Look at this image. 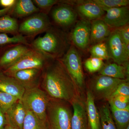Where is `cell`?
Returning a JSON list of instances; mask_svg holds the SVG:
<instances>
[{
    "instance_id": "cell-39",
    "label": "cell",
    "mask_w": 129,
    "mask_h": 129,
    "mask_svg": "<svg viewBox=\"0 0 129 129\" xmlns=\"http://www.w3.org/2000/svg\"><path fill=\"white\" fill-rule=\"evenodd\" d=\"M5 129H18L10 125L7 124L5 126Z\"/></svg>"
},
{
    "instance_id": "cell-30",
    "label": "cell",
    "mask_w": 129,
    "mask_h": 129,
    "mask_svg": "<svg viewBox=\"0 0 129 129\" xmlns=\"http://www.w3.org/2000/svg\"><path fill=\"white\" fill-rule=\"evenodd\" d=\"M19 100L14 96L0 91V108L5 113Z\"/></svg>"
},
{
    "instance_id": "cell-33",
    "label": "cell",
    "mask_w": 129,
    "mask_h": 129,
    "mask_svg": "<svg viewBox=\"0 0 129 129\" xmlns=\"http://www.w3.org/2000/svg\"><path fill=\"white\" fill-rule=\"evenodd\" d=\"M108 101V103H111L119 109H125L129 107V96H116L110 98Z\"/></svg>"
},
{
    "instance_id": "cell-12",
    "label": "cell",
    "mask_w": 129,
    "mask_h": 129,
    "mask_svg": "<svg viewBox=\"0 0 129 129\" xmlns=\"http://www.w3.org/2000/svg\"><path fill=\"white\" fill-rule=\"evenodd\" d=\"M91 22L81 19L73 29L70 38L73 45L81 50H86L90 44Z\"/></svg>"
},
{
    "instance_id": "cell-37",
    "label": "cell",
    "mask_w": 129,
    "mask_h": 129,
    "mask_svg": "<svg viewBox=\"0 0 129 129\" xmlns=\"http://www.w3.org/2000/svg\"><path fill=\"white\" fill-rule=\"evenodd\" d=\"M7 124L5 113L0 108V129H5Z\"/></svg>"
},
{
    "instance_id": "cell-2",
    "label": "cell",
    "mask_w": 129,
    "mask_h": 129,
    "mask_svg": "<svg viewBox=\"0 0 129 129\" xmlns=\"http://www.w3.org/2000/svg\"><path fill=\"white\" fill-rule=\"evenodd\" d=\"M45 32L44 36L33 40L30 47L51 59L61 58L71 46L68 35L52 25Z\"/></svg>"
},
{
    "instance_id": "cell-20",
    "label": "cell",
    "mask_w": 129,
    "mask_h": 129,
    "mask_svg": "<svg viewBox=\"0 0 129 129\" xmlns=\"http://www.w3.org/2000/svg\"><path fill=\"white\" fill-rule=\"evenodd\" d=\"M111 31V28L101 19L91 21L90 44L94 45L104 42L107 39Z\"/></svg>"
},
{
    "instance_id": "cell-29",
    "label": "cell",
    "mask_w": 129,
    "mask_h": 129,
    "mask_svg": "<svg viewBox=\"0 0 129 129\" xmlns=\"http://www.w3.org/2000/svg\"><path fill=\"white\" fill-rule=\"evenodd\" d=\"M96 3L103 9H111L127 6L129 0H94Z\"/></svg>"
},
{
    "instance_id": "cell-38",
    "label": "cell",
    "mask_w": 129,
    "mask_h": 129,
    "mask_svg": "<svg viewBox=\"0 0 129 129\" xmlns=\"http://www.w3.org/2000/svg\"><path fill=\"white\" fill-rule=\"evenodd\" d=\"M12 7L3 8L2 9H0V17L9 14L11 11Z\"/></svg>"
},
{
    "instance_id": "cell-35",
    "label": "cell",
    "mask_w": 129,
    "mask_h": 129,
    "mask_svg": "<svg viewBox=\"0 0 129 129\" xmlns=\"http://www.w3.org/2000/svg\"><path fill=\"white\" fill-rule=\"evenodd\" d=\"M119 32L122 40L126 45H129V24L117 28Z\"/></svg>"
},
{
    "instance_id": "cell-14",
    "label": "cell",
    "mask_w": 129,
    "mask_h": 129,
    "mask_svg": "<svg viewBox=\"0 0 129 129\" xmlns=\"http://www.w3.org/2000/svg\"><path fill=\"white\" fill-rule=\"evenodd\" d=\"M106 14L102 20L111 28H118L129 24L128 6L103 9Z\"/></svg>"
},
{
    "instance_id": "cell-41",
    "label": "cell",
    "mask_w": 129,
    "mask_h": 129,
    "mask_svg": "<svg viewBox=\"0 0 129 129\" xmlns=\"http://www.w3.org/2000/svg\"></svg>"
},
{
    "instance_id": "cell-6",
    "label": "cell",
    "mask_w": 129,
    "mask_h": 129,
    "mask_svg": "<svg viewBox=\"0 0 129 129\" xmlns=\"http://www.w3.org/2000/svg\"><path fill=\"white\" fill-rule=\"evenodd\" d=\"M52 25L48 15L39 12L26 18L19 24L18 34L32 40L45 32Z\"/></svg>"
},
{
    "instance_id": "cell-24",
    "label": "cell",
    "mask_w": 129,
    "mask_h": 129,
    "mask_svg": "<svg viewBox=\"0 0 129 129\" xmlns=\"http://www.w3.org/2000/svg\"><path fill=\"white\" fill-rule=\"evenodd\" d=\"M22 129H50V128L47 120H42L27 110Z\"/></svg>"
},
{
    "instance_id": "cell-16",
    "label": "cell",
    "mask_w": 129,
    "mask_h": 129,
    "mask_svg": "<svg viewBox=\"0 0 129 129\" xmlns=\"http://www.w3.org/2000/svg\"><path fill=\"white\" fill-rule=\"evenodd\" d=\"M73 108L71 129H88L85 103L81 97L75 99L71 104Z\"/></svg>"
},
{
    "instance_id": "cell-3",
    "label": "cell",
    "mask_w": 129,
    "mask_h": 129,
    "mask_svg": "<svg viewBox=\"0 0 129 129\" xmlns=\"http://www.w3.org/2000/svg\"><path fill=\"white\" fill-rule=\"evenodd\" d=\"M68 102L50 98L47 109L50 129H71L73 112Z\"/></svg>"
},
{
    "instance_id": "cell-19",
    "label": "cell",
    "mask_w": 129,
    "mask_h": 129,
    "mask_svg": "<svg viewBox=\"0 0 129 129\" xmlns=\"http://www.w3.org/2000/svg\"><path fill=\"white\" fill-rule=\"evenodd\" d=\"M95 100L92 93L88 89L85 104L88 129H101L100 114L95 104Z\"/></svg>"
},
{
    "instance_id": "cell-36",
    "label": "cell",
    "mask_w": 129,
    "mask_h": 129,
    "mask_svg": "<svg viewBox=\"0 0 129 129\" xmlns=\"http://www.w3.org/2000/svg\"><path fill=\"white\" fill-rule=\"evenodd\" d=\"M16 0H0V6L3 8L13 7Z\"/></svg>"
},
{
    "instance_id": "cell-23",
    "label": "cell",
    "mask_w": 129,
    "mask_h": 129,
    "mask_svg": "<svg viewBox=\"0 0 129 129\" xmlns=\"http://www.w3.org/2000/svg\"><path fill=\"white\" fill-rule=\"evenodd\" d=\"M113 120L117 129H125L129 125V107L123 109H119L109 103Z\"/></svg>"
},
{
    "instance_id": "cell-10",
    "label": "cell",
    "mask_w": 129,
    "mask_h": 129,
    "mask_svg": "<svg viewBox=\"0 0 129 129\" xmlns=\"http://www.w3.org/2000/svg\"><path fill=\"white\" fill-rule=\"evenodd\" d=\"M51 17L58 27L67 28L75 23L78 14L73 6L62 2L53 7L51 11Z\"/></svg>"
},
{
    "instance_id": "cell-21",
    "label": "cell",
    "mask_w": 129,
    "mask_h": 129,
    "mask_svg": "<svg viewBox=\"0 0 129 129\" xmlns=\"http://www.w3.org/2000/svg\"><path fill=\"white\" fill-rule=\"evenodd\" d=\"M40 12L31 0H16L9 15L16 19L26 18Z\"/></svg>"
},
{
    "instance_id": "cell-32",
    "label": "cell",
    "mask_w": 129,
    "mask_h": 129,
    "mask_svg": "<svg viewBox=\"0 0 129 129\" xmlns=\"http://www.w3.org/2000/svg\"><path fill=\"white\" fill-rule=\"evenodd\" d=\"M104 64L103 60L92 57L88 58L84 63L85 68L90 73L100 71Z\"/></svg>"
},
{
    "instance_id": "cell-34",
    "label": "cell",
    "mask_w": 129,
    "mask_h": 129,
    "mask_svg": "<svg viewBox=\"0 0 129 129\" xmlns=\"http://www.w3.org/2000/svg\"><path fill=\"white\" fill-rule=\"evenodd\" d=\"M117 95H123L129 96L128 81H125L123 82L120 83L116 88V89L113 93L110 98Z\"/></svg>"
},
{
    "instance_id": "cell-7",
    "label": "cell",
    "mask_w": 129,
    "mask_h": 129,
    "mask_svg": "<svg viewBox=\"0 0 129 129\" xmlns=\"http://www.w3.org/2000/svg\"><path fill=\"white\" fill-rule=\"evenodd\" d=\"M50 59L40 52L32 48L18 61L2 72L6 75L11 76L16 72L23 70L43 69Z\"/></svg>"
},
{
    "instance_id": "cell-4",
    "label": "cell",
    "mask_w": 129,
    "mask_h": 129,
    "mask_svg": "<svg viewBox=\"0 0 129 129\" xmlns=\"http://www.w3.org/2000/svg\"><path fill=\"white\" fill-rule=\"evenodd\" d=\"M50 98L40 87L25 90L21 102L27 110L42 120H47V109Z\"/></svg>"
},
{
    "instance_id": "cell-5",
    "label": "cell",
    "mask_w": 129,
    "mask_h": 129,
    "mask_svg": "<svg viewBox=\"0 0 129 129\" xmlns=\"http://www.w3.org/2000/svg\"><path fill=\"white\" fill-rule=\"evenodd\" d=\"M60 59L81 94L85 89V79L81 58L76 47L71 45Z\"/></svg>"
},
{
    "instance_id": "cell-28",
    "label": "cell",
    "mask_w": 129,
    "mask_h": 129,
    "mask_svg": "<svg viewBox=\"0 0 129 129\" xmlns=\"http://www.w3.org/2000/svg\"><path fill=\"white\" fill-rule=\"evenodd\" d=\"M90 52L92 57L103 60H108L110 58L106 42L94 44L90 48Z\"/></svg>"
},
{
    "instance_id": "cell-11",
    "label": "cell",
    "mask_w": 129,
    "mask_h": 129,
    "mask_svg": "<svg viewBox=\"0 0 129 129\" xmlns=\"http://www.w3.org/2000/svg\"><path fill=\"white\" fill-rule=\"evenodd\" d=\"M31 48L30 45L21 43L10 44L0 48V71L14 64Z\"/></svg>"
},
{
    "instance_id": "cell-9",
    "label": "cell",
    "mask_w": 129,
    "mask_h": 129,
    "mask_svg": "<svg viewBox=\"0 0 129 129\" xmlns=\"http://www.w3.org/2000/svg\"><path fill=\"white\" fill-rule=\"evenodd\" d=\"M107 40L109 57L117 64L123 66L128 64L129 45L124 44L117 29L111 31Z\"/></svg>"
},
{
    "instance_id": "cell-15",
    "label": "cell",
    "mask_w": 129,
    "mask_h": 129,
    "mask_svg": "<svg viewBox=\"0 0 129 129\" xmlns=\"http://www.w3.org/2000/svg\"><path fill=\"white\" fill-rule=\"evenodd\" d=\"M42 69H30L16 72L12 75L25 90L40 87Z\"/></svg>"
},
{
    "instance_id": "cell-1",
    "label": "cell",
    "mask_w": 129,
    "mask_h": 129,
    "mask_svg": "<svg viewBox=\"0 0 129 129\" xmlns=\"http://www.w3.org/2000/svg\"><path fill=\"white\" fill-rule=\"evenodd\" d=\"M40 87L53 99L70 104L81 94L60 59H50L42 70Z\"/></svg>"
},
{
    "instance_id": "cell-26",
    "label": "cell",
    "mask_w": 129,
    "mask_h": 129,
    "mask_svg": "<svg viewBox=\"0 0 129 129\" xmlns=\"http://www.w3.org/2000/svg\"><path fill=\"white\" fill-rule=\"evenodd\" d=\"M101 129H117L111 115L109 106L103 104L99 108Z\"/></svg>"
},
{
    "instance_id": "cell-25",
    "label": "cell",
    "mask_w": 129,
    "mask_h": 129,
    "mask_svg": "<svg viewBox=\"0 0 129 129\" xmlns=\"http://www.w3.org/2000/svg\"><path fill=\"white\" fill-rule=\"evenodd\" d=\"M17 19L9 14L0 17V34H9L13 36L18 34Z\"/></svg>"
},
{
    "instance_id": "cell-31",
    "label": "cell",
    "mask_w": 129,
    "mask_h": 129,
    "mask_svg": "<svg viewBox=\"0 0 129 129\" xmlns=\"http://www.w3.org/2000/svg\"><path fill=\"white\" fill-rule=\"evenodd\" d=\"M57 0H33L35 5L39 10L40 12L48 15L52 8L59 2Z\"/></svg>"
},
{
    "instance_id": "cell-8",
    "label": "cell",
    "mask_w": 129,
    "mask_h": 129,
    "mask_svg": "<svg viewBox=\"0 0 129 129\" xmlns=\"http://www.w3.org/2000/svg\"><path fill=\"white\" fill-rule=\"evenodd\" d=\"M125 80L99 75L91 80L89 89L95 99L108 100L118 85Z\"/></svg>"
},
{
    "instance_id": "cell-13",
    "label": "cell",
    "mask_w": 129,
    "mask_h": 129,
    "mask_svg": "<svg viewBox=\"0 0 129 129\" xmlns=\"http://www.w3.org/2000/svg\"><path fill=\"white\" fill-rule=\"evenodd\" d=\"M74 2L75 10L82 19L91 22L101 19L105 14L103 8L94 0L78 1Z\"/></svg>"
},
{
    "instance_id": "cell-40",
    "label": "cell",
    "mask_w": 129,
    "mask_h": 129,
    "mask_svg": "<svg viewBox=\"0 0 129 129\" xmlns=\"http://www.w3.org/2000/svg\"><path fill=\"white\" fill-rule=\"evenodd\" d=\"M125 129H129V125H128V126L127 127V128H126Z\"/></svg>"
},
{
    "instance_id": "cell-27",
    "label": "cell",
    "mask_w": 129,
    "mask_h": 129,
    "mask_svg": "<svg viewBox=\"0 0 129 129\" xmlns=\"http://www.w3.org/2000/svg\"><path fill=\"white\" fill-rule=\"evenodd\" d=\"M29 37L18 34L13 36L12 37H10L7 34H0V48L10 44L21 43L30 45Z\"/></svg>"
},
{
    "instance_id": "cell-22",
    "label": "cell",
    "mask_w": 129,
    "mask_h": 129,
    "mask_svg": "<svg viewBox=\"0 0 129 129\" xmlns=\"http://www.w3.org/2000/svg\"><path fill=\"white\" fill-rule=\"evenodd\" d=\"M99 74L114 78L128 80L129 64L123 66L113 63L104 65L99 71Z\"/></svg>"
},
{
    "instance_id": "cell-18",
    "label": "cell",
    "mask_w": 129,
    "mask_h": 129,
    "mask_svg": "<svg viewBox=\"0 0 129 129\" xmlns=\"http://www.w3.org/2000/svg\"><path fill=\"white\" fill-rule=\"evenodd\" d=\"M25 89L16 79L0 71V91L14 96L19 100L22 97Z\"/></svg>"
},
{
    "instance_id": "cell-17",
    "label": "cell",
    "mask_w": 129,
    "mask_h": 129,
    "mask_svg": "<svg viewBox=\"0 0 129 129\" xmlns=\"http://www.w3.org/2000/svg\"><path fill=\"white\" fill-rule=\"evenodd\" d=\"M27 109L19 100L5 112L7 124L18 129H22Z\"/></svg>"
}]
</instances>
